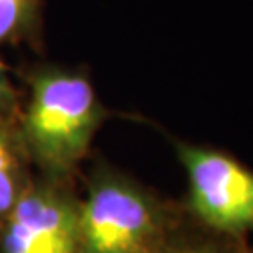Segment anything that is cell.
I'll return each instance as SVG.
<instances>
[{"label": "cell", "instance_id": "cell-8", "mask_svg": "<svg viewBox=\"0 0 253 253\" xmlns=\"http://www.w3.org/2000/svg\"><path fill=\"white\" fill-rule=\"evenodd\" d=\"M156 253H236V252L223 250V248H219V246L186 244V242H180V244H171V242H167L160 252H156Z\"/></svg>", "mask_w": 253, "mask_h": 253}, {"label": "cell", "instance_id": "cell-3", "mask_svg": "<svg viewBox=\"0 0 253 253\" xmlns=\"http://www.w3.org/2000/svg\"><path fill=\"white\" fill-rule=\"evenodd\" d=\"M188 205L203 225L227 236L253 233V171L210 146L176 143Z\"/></svg>", "mask_w": 253, "mask_h": 253}, {"label": "cell", "instance_id": "cell-6", "mask_svg": "<svg viewBox=\"0 0 253 253\" xmlns=\"http://www.w3.org/2000/svg\"><path fill=\"white\" fill-rule=\"evenodd\" d=\"M42 0H0V45L34 32Z\"/></svg>", "mask_w": 253, "mask_h": 253}, {"label": "cell", "instance_id": "cell-4", "mask_svg": "<svg viewBox=\"0 0 253 253\" xmlns=\"http://www.w3.org/2000/svg\"><path fill=\"white\" fill-rule=\"evenodd\" d=\"M79 208L66 178H32L0 223V253H79Z\"/></svg>", "mask_w": 253, "mask_h": 253}, {"label": "cell", "instance_id": "cell-5", "mask_svg": "<svg viewBox=\"0 0 253 253\" xmlns=\"http://www.w3.org/2000/svg\"><path fill=\"white\" fill-rule=\"evenodd\" d=\"M30 158L13 117H0V223L21 199L32 176Z\"/></svg>", "mask_w": 253, "mask_h": 253}, {"label": "cell", "instance_id": "cell-7", "mask_svg": "<svg viewBox=\"0 0 253 253\" xmlns=\"http://www.w3.org/2000/svg\"><path fill=\"white\" fill-rule=\"evenodd\" d=\"M17 107V92L9 81L6 68L0 64V117H11Z\"/></svg>", "mask_w": 253, "mask_h": 253}, {"label": "cell", "instance_id": "cell-2", "mask_svg": "<svg viewBox=\"0 0 253 253\" xmlns=\"http://www.w3.org/2000/svg\"><path fill=\"white\" fill-rule=\"evenodd\" d=\"M169 223L156 195L101 165L79 208V253H156L167 244Z\"/></svg>", "mask_w": 253, "mask_h": 253}, {"label": "cell", "instance_id": "cell-1", "mask_svg": "<svg viewBox=\"0 0 253 253\" xmlns=\"http://www.w3.org/2000/svg\"><path fill=\"white\" fill-rule=\"evenodd\" d=\"M30 94L17 122L30 163L43 176L70 178L107 111L86 75L58 66L30 75Z\"/></svg>", "mask_w": 253, "mask_h": 253}]
</instances>
